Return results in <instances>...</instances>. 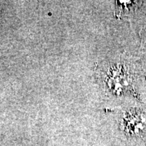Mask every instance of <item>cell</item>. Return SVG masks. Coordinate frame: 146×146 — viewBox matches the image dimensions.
Masks as SVG:
<instances>
[{
	"mask_svg": "<svg viewBox=\"0 0 146 146\" xmlns=\"http://www.w3.org/2000/svg\"><path fill=\"white\" fill-rule=\"evenodd\" d=\"M130 68L125 63H116L106 71V85L114 95L121 96L135 90V75Z\"/></svg>",
	"mask_w": 146,
	"mask_h": 146,
	"instance_id": "1",
	"label": "cell"
},
{
	"mask_svg": "<svg viewBox=\"0 0 146 146\" xmlns=\"http://www.w3.org/2000/svg\"><path fill=\"white\" fill-rule=\"evenodd\" d=\"M124 131L131 137H146V116L140 110L134 109L125 114Z\"/></svg>",
	"mask_w": 146,
	"mask_h": 146,
	"instance_id": "2",
	"label": "cell"
},
{
	"mask_svg": "<svg viewBox=\"0 0 146 146\" xmlns=\"http://www.w3.org/2000/svg\"><path fill=\"white\" fill-rule=\"evenodd\" d=\"M116 2L115 15L118 18L129 15V12H133L136 8L137 1H117Z\"/></svg>",
	"mask_w": 146,
	"mask_h": 146,
	"instance_id": "3",
	"label": "cell"
},
{
	"mask_svg": "<svg viewBox=\"0 0 146 146\" xmlns=\"http://www.w3.org/2000/svg\"><path fill=\"white\" fill-rule=\"evenodd\" d=\"M145 43H146V41H145Z\"/></svg>",
	"mask_w": 146,
	"mask_h": 146,
	"instance_id": "4",
	"label": "cell"
}]
</instances>
